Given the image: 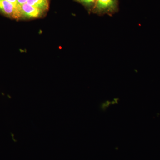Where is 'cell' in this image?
<instances>
[{"instance_id":"1","label":"cell","mask_w":160,"mask_h":160,"mask_svg":"<svg viewBox=\"0 0 160 160\" xmlns=\"http://www.w3.org/2000/svg\"><path fill=\"white\" fill-rule=\"evenodd\" d=\"M118 0H97L93 10L98 14H110L117 10Z\"/></svg>"},{"instance_id":"2","label":"cell","mask_w":160,"mask_h":160,"mask_svg":"<svg viewBox=\"0 0 160 160\" xmlns=\"http://www.w3.org/2000/svg\"><path fill=\"white\" fill-rule=\"evenodd\" d=\"M0 12L11 18H21L19 6L6 0H0Z\"/></svg>"},{"instance_id":"3","label":"cell","mask_w":160,"mask_h":160,"mask_svg":"<svg viewBox=\"0 0 160 160\" xmlns=\"http://www.w3.org/2000/svg\"><path fill=\"white\" fill-rule=\"evenodd\" d=\"M21 18H35L42 15L43 12L27 3L19 6Z\"/></svg>"},{"instance_id":"4","label":"cell","mask_w":160,"mask_h":160,"mask_svg":"<svg viewBox=\"0 0 160 160\" xmlns=\"http://www.w3.org/2000/svg\"><path fill=\"white\" fill-rule=\"evenodd\" d=\"M26 3L43 12L49 9V0H28Z\"/></svg>"},{"instance_id":"5","label":"cell","mask_w":160,"mask_h":160,"mask_svg":"<svg viewBox=\"0 0 160 160\" xmlns=\"http://www.w3.org/2000/svg\"><path fill=\"white\" fill-rule=\"evenodd\" d=\"M120 99L118 98H114L111 100H106L101 103L100 106V109L102 111H106L110 106L118 105Z\"/></svg>"},{"instance_id":"6","label":"cell","mask_w":160,"mask_h":160,"mask_svg":"<svg viewBox=\"0 0 160 160\" xmlns=\"http://www.w3.org/2000/svg\"><path fill=\"white\" fill-rule=\"evenodd\" d=\"M78 2L83 4L84 6H93L94 7L97 0H76Z\"/></svg>"},{"instance_id":"7","label":"cell","mask_w":160,"mask_h":160,"mask_svg":"<svg viewBox=\"0 0 160 160\" xmlns=\"http://www.w3.org/2000/svg\"><path fill=\"white\" fill-rule=\"evenodd\" d=\"M28 0H17L18 5L19 6H22L23 4H26L27 3Z\"/></svg>"},{"instance_id":"8","label":"cell","mask_w":160,"mask_h":160,"mask_svg":"<svg viewBox=\"0 0 160 160\" xmlns=\"http://www.w3.org/2000/svg\"><path fill=\"white\" fill-rule=\"evenodd\" d=\"M6 1H8V2H9L12 3V4H14V5H17V6H18L17 0H6Z\"/></svg>"}]
</instances>
